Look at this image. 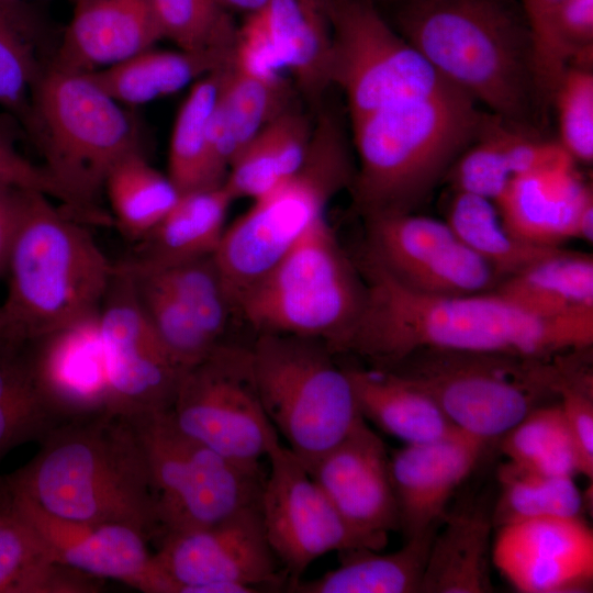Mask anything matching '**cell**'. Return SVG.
<instances>
[{
	"label": "cell",
	"instance_id": "db71d44e",
	"mask_svg": "<svg viewBox=\"0 0 593 593\" xmlns=\"http://www.w3.org/2000/svg\"><path fill=\"white\" fill-rule=\"evenodd\" d=\"M220 4L225 8H231L249 13L262 9L269 0H219Z\"/></svg>",
	"mask_w": 593,
	"mask_h": 593
},
{
	"label": "cell",
	"instance_id": "11a10c76",
	"mask_svg": "<svg viewBox=\"0 0 593 593\" xmlns=\"http://www.w3.org/2000/svg\"><path fill=\"white\" fill-rule=\"evenodd\" d=\"M15 338L25 339L19 334L13 323L11 322L7 311L4 310L3 305H1L0 306V342H4L8 339H15Z\"/></svg>",
	"mask_w": 593,
	"mask_h": 593
},
{
	"label": "cell",
	"instance_id": "8d00e7d4",
	"mask_svg": "<svg viewBox=\"0 0 593 593\" xmlns=\"http://www.w3.org/2000/svg\"><path fill=\"white\" fill-rule=\"evenodd\" d=\"M494 527L538 517H580L584 497L573 477L552 475L507 460L500 467Z\"/></svg>",
	"mask_w": 593,
	"mask_h": 593
},
{
	"label": "cell",
	"instance_id": "cb8c5ba5",
	"mask_svg": "<svg viewBox=\"0 0 593 593\" xmlns=\"http://www.w3.org/2000/svg\"><path fill=\"white\" fill-rule=\"evenodd\" d=\"M164 38L148 0H76L48 65L88 74L120 64Z\"/></svg>",
	"mask_w": 593,
	"mask_h": 593
},
{
	"label": "cell",
	"instance_id": "74e56055",
	"mask_svg": "<svg viewBox=\"0 0 593 593\" xmlns=\"http://www.w3.org/2000/svg\"><path fill=\"white\" fill-rule=\"evenodd\" d=\"M224 67L193 82L176 116L168 177L180 193L214 187L209 175V131Z\"/></svg>",
	"mask_w": 593,
	"mask_h": 593
},
{
	"label": "cell",
	"instance_id": "4dcf8cb0",
	"mask_svg": "<svg viewBox=\"0 0 593 593\" xmlns=\"http://www.w3.org/2000/svg\"><path fill=\"white\" fill-rule=\"evenodd\" d=\"M438 528V527H437ZM437 528L405 539L390 553L356 548L338 552L340 564L320 578L299 581L293 593H419Z\"/></svg>",
	"mask_w": 593,
	"mask_h": 593
},
{
	"label": "cell",
	"instance_id": "4fadbf2b",
	"mask_svg": "<svg viewBox=\"0 0 593 593\" xmlns=\"http://www.w3.org/2000/svg\"><path fill=\"white\" fill-rule=\"evenodd\" d=\"M170 413L183 433L246 467L261 468L280 443L257 390L250 346L223 343L187 369Z\"/></svg>",
	"mask_w": 593,
	"mask_h": 593
},
{
	"label": "cell",
	"instance_id": "681fc988",
	"mask_svg": "<svg viewBox=\"0 0 593 593\" xmlns=\"http://www.w3.org/2000/svg\"><path fill=\"white\" fill-rule=\"evenodd\" d=\"M59 424L41 395L0 400V459L19 445L41 441Z\"/></svg>",
	"mask_w": 593,
	"mask_h": 593
},
{
	"label": "cell",
	"instance_id": "83f0119b",
	"mask_svg": "<svg viewBox=\"0 0 593 593\" xmlns=\"http://www.w3.org/2000/svg\"><path fill=\"white\" fill-rule=\"evenodd\" d=\"M365 419L405 445L448 436L458 428L436 402L401 374L382 368H345Z\"/></svg>",
	"mask_w": 593,
	"mask_h": 593
},
{
	"label": "cell",
	"instance_id": "9a60e30c",
	"mask_svg": "<svg viewBox=\"0 0 593 593\" xmlns=\"http://www.w3.org/2000/svg\"><path fill=\"white\" fill-rule=\"evenodd\" d=\"M363 251L404 287L426 294L490 292L502 280L445 221L413 212L365 217Z\"/></svg>",
	"mask_w": 593,
	"mask_h": 593
},
{
	"label": "cell",
	"instance_id": "8fae6325",
	"mask_svg": "<svg viewBox=\"0 0 593 593\" xmlns=\"http://www.w3.org/2000/svg\"><path fill=\"white\" fill-rule=\"evenodd\" d=\"M127 419L147 463L157 540L212 526L260 503L266 478L261 468L226 459L190 437L170 410Z\"/></svg>",
	"mask_w": 593,
	"mask_h": 593
},
{
	"label": "cell",
	"instance_id": "3957f363",
	"mask_svg": "<svg viewBox=\"0 0 593 593\" xmlns=\"http://www.w3.org/2000/svg\"><path fill=\"white\" fill-rule=\"evenodd\" d=\"M482 119L472 98L449 87L351 121L358 211L363 217L413 212L474 139Z\"/></svg>",
	"mask_w": 593,
	"mask_h": 593
},
{
	"label": "cell",
	"instance_id": "f1b7e54d",
	"mask_svg": "<svg viewBox=\"0 0 593 593\" xmlns=\"http://www.w3.org/2000/svg\"><path fill=\"white\" fill-rule=\"evenodd\" d=\"M4 488L0 501V593L101 591V579L54 558L36 530L13 508L5 483Z\"/></svg>",
	"mask_w": 593,
	"mask_h": 593
},
{
	"label": "cell",
	"instance_id": "f35d334b",
	"mask_svg": "<svg viewBox=\"0 0 593 593\" xmlns=\"http://www.w3.org/2000/svg\"><path fill=\"white\" fill-rule=\"evenodd\" d=\"M45 66L30 12L21 1L0 0V105L23 130L30 119L33 87Z\"/></svg>",
	"mask_w": 593,
	"mask_h": 593
},
{
	"label": "cell",
	"instance_id": "5bb4252c",
	"mask_svg": "<svg viewBox=\"0 0 593 593\" xmlns=\"http://www.w3.org/2000/svg\"><path fill=\"white\" fill-rule=\"evenodd\" d=\"M168 593H255L287 589L266 536L260 503L212 526L168 534L154 553Z\"/></svg>",
	"mask_w": 593,
	"mask_h": 593
},
{
	"label": "cell",
	"instance_id": "d4e9b609",
	"mask_svg": "<svg viewBox=\"0 0 593 593\" xmlns=\"http://www.w3.org/2000/svg\"><path fill=\"white\" fill-rule=\"evenodd\" d=\"M234 198L224 183L180 194L175 205L141 239L124 261L131 270H156L216 250Z\"/></svg>",
	"mask_w": 593,
	"mask_h": 593
},
{
	"label": "cell",
	"instance_id": "2e32d148",
	"mask_svg": "<svg viewBox=\"0 0 593 593\" xmlns=\"http://www.w3.org/2000/svg\"><path fill=\"white\" fill-rule=\"evenodd\" d=\"M110 412L124 417L171 410L186 370L158 339L116 264L99 310Z\"/></svg>",
	"mask_w": 593,
	"mask_h": 593
},
{
	"label": "cell",
	"instance_id": "ba28073f",
	"mask_svg": "<svg viewBox=\"0 0 593 593\" xmlns=\"http://www.w3.org/2000/svg\"><path fill=\"white\" fill-rule=\"evenodd\" d=\"M366 286L326 219L318 222L237 304L257 334L324 340L344 351L361 315Z\"/></svg>",
	"mask_w": 593,
	"mask_h": 593
},
{
	"label": "cell",
	"instance_id": "7a4b0ae2",
	"mask_svg": "<svg viewBox=\"0 0 593 593\" xmlns=\"http://www.w3.org/2000/svg\"><path fill=\"white\" fill-rule=\"evenodd\" d=\"M7 486L61 518L133 527L155 538L146 459L131 422L109 411L65 422Z\"/></svg>",
	"mask_w": 593,
	"mask_h": 593
},
{
	"label": "cell",
	"instance_id": "ab89813d",
	"mask_svg": "<svg viewBox=\"0 0 593 593\" xmlns=\"http://www.w3.org/2000/svg\"><path fill=\"white\" fill-rule=\"evenodd\" d=\"M500 439L507 459L527 469L573 478L580 473L577 447L559 403L535 407Z\"/></svg>",
	"mask_w": 593,
	"mask_h": 593
},
{
	"label": "cell",
	"instance_id": "52a82bcc",
	"mask_svg": "<svg viewBox=\"0 0 593 593\" xmlns=\"http://www.w3.org/2000/svg\"><path fill=\"white\" fill-rule=\"evenodd\" d=\"M354 175L340 126L322 114L300 169L253 200L250 209L225 228L213 254L236 314L245 292L325 219L329 201L351 186Z\"/></svg>",
	"mask_w": 593,
	"mask_h": 593
},
{
	"label": "cell",
	"instance_id": "816d5d0a",
	"mask_svg": "<svg viewBox=\"0 0 593 593\" xmlns=\"http://www.w3.org/2000/svg\"><path fill=\"white\" fill-rule=\"evenodd\" d=\"M558 36L575 65L588 66L592 57L593 0H562L556 14Z\"/></svg>",
	"mask_w": 593,
	"mask_h": 593
},
{
	"label": "cell",
	"instance_id": "8992f818",
	"mask_svg": "<svg viewBox=\"0 0 593 593\" xmlns=\"http://www.w3.org/2000/svg\"><path fill=\"white\" fill-rule=\"evenodd\" d=\"M24 132L36 144L51 175L93 216L112 217L99 206L110 170L141 150L136 118L86 74L45 66L33 87Z\"/></svg>",
	"mask_w": 593,
	"mask_h": 593
},
{
	"label": "cell",
	"instance_id": "e575fe53",
	"mask_svg": "<svg viewBox=\"0 0 593 593\" xmlns=\"http://www.w3.org/2000/svg\"><path fill=\"white\" fill-rule=\"evenodd\" d=\"M103 192L116 226L134 242L154 228L181 194L168 175L154 168L142 150L128 154L110 170Z\"/></svg>",
	"mask_w": 593,
	"mask_h": 593
},
{
	"label": "cell",
	"instance_id": "44dd1931",
	"mask_svg": "<svg viewBox=\"0 0 593 593\" xmlns=\"http://www.w3.org/2000/svg\"><path fill=\"white\" fill-rule=\"evenodd\" d=\"M38 392L60 423L110 412L99 312L29 340Z\"/></svg>",
	"mask_w": 593,
	"mask_h": 593
},
{
	"label": "cell",
	"instance_id": "c3c4849f",
	"mask_svg": "<svg viewBox=\"0 0 593 593\" xmlns=\"http://www.w3.org/2000/svg\"><path fill=\"white\" fill-rule=\"evenodd\" d=\"M561 1L523 0L534 85L549 97L570 64L556 27V14Z\"/></svg>",
	"mask_w": 593,
	"mask_h": 593
},
{
	"label": "cell",
	"instance_id": "6f0895ef",
	"mask_svg": "<svg viewBox=\"0 0 593 593\" xmlns=\"http://www.w3.org/2000/svg\"><path fill=\"white\" fill-rule=\"evenodd\" d=\"M1 1H7V2H20L21 0H1Z\"/></svg>",
	"mask_w": 593,
	"mask_h": 593
},
{
	"label": "cell",
	"instance_id": "d6986e66",
	"mask_svg": "<svg viewBox=\"0 0 593 593\" xmlns=\"http://www.w3.org/2000/svg\"><path fill=\"white\" fill-rule=\"evenodd\" d=\"M496 529L492 564L518 592L592 591L593 530L582 516L530 518Z\"/></svg>",
	"mask_w": 593,
	"mask_h": 593
},
{
	"label": "cell",
	"instance_id": "7402d4cb",
	"mask_svg": "<svg viewBox=\"0 0 593 593\" xmlns=\"http://www.w3.org/2000/svg\"><path fill=\"white\" fill-rule=\"evenodd\" d=\"M494 203L507 231L526 243L561 247L572 238L593 240V193L574 160L513 177Z\"/></svg>",
	"mask_w": 593,
	"mask_h": 593
},
{
	"label": "cell",
	"instance_id": "60d3db41",
	"mask_svg": "<svg viewBox=\"0 0 593 593\" xmlns=\"http://www.w3.org/2000/svg\"><path fill=\"white\" fill-rule=\"evenodd\" d=\"M116 265L130 276L143 314L178 366L187 370L219 347L203 334L187 307L157 276Z\"/></svg>",
	"mask_w": 593,
	"mask_h": 593
},
{
	"label": "cell",
	"instance_id": "b9f144b4",
	"mask_svg": "<svg viewBox=\"0 0 593 593\" xmlns=\"http://www.w3.org/2000/svg\"><path fill=\"white\" fill-rule=\"evenodd\" d=\"M138 271L152 272L169 287L215 346L226 343L230 322L237 314L213 254Z\"/></svg>",
	"mask_w": 593,
	"mask_h": 593
},
{
	"label": "cell",
	"instance_id": "277c9868",
	"mask_svg": "<svg viewBox=\"0 0 593 593\" xmlns=\"http://www.w3.org/2000/svg\"><path fill=\"white\" fill-rule=\"evenodd\" d=\"M86 224L41 192L26 191L10 247L3 304L30 340L99 312L113 277Z\"/></svg>",
	"mask_w": 593,
	"mask_h": 593
},
{
	"label": "cell",
	"instance_id": "603a6c76",
	"mask_svg": "<svg viewBox=\"0 0 593 593\" xmlns=\"http://www.w3.org/2000/svg\"><path fill=\"white\" fill-rule=\"evenodd\" d=\"M485 445L458 429L392 452L391 478L405 539L439 527L449 500L474 469Z\"/></svg>",
	"mask_w": 593,
	"mask_h": 593
},
{
	"label": "cell",
	"instance_id": "f907efd6",
	"mask_svg": "<svg viewBox=\"0 0 593 593\" xmlns=\"http://www.w3.org/2000/svg\"><path fill=\"white\" fill-rule=\"evenodd\" d=\"M232 63L262 79L282 83L286 68L259 11L247 14L236 32Z\"/></svg>",
	"mask_w": 593,
	"mask_h": 593
},
{
	"label": "cell",
	"instance_id": "5b68a950",
	"mask_svg": "<svg viewBox=\"0 0 593 593\" xmlns=\"http://www.w3.org/2000/svg\"><path fill=\"white\" fill-rule=\"evenodd\" d=\"M404 38L441 79L518 124L533 81L527 31L497 0H410Z\"/></svg>",
	"mask_w": 593,
	"mask_h": 593
},
{
	"label": "cell",
	"instance_id": "f6af8a7d",
	"mask_svg": "<svg viewBox=\"0 0 593 593\" xmlns=\"http://www.w3.org/2000/svg\"><path fill=\"white\" fill-rule=\"evenodd\" d=\"M591 348L564 355L556 396L573 437L580 474L593 478V374L588 355Z\"/></svg>",
	"mask_w": 593,
	"mask_h": 593
},
{
	"label": "cell",
	"instance_id": "484cf974",
	"mask_svg": "<svg viewBox=\"0 0 593 593\" xmlns=\"http://www.w3.org/2000/svg\"><path fill=\"white\" fill-rule=\"evenodd\" d=\"M437 528L429 549L419 593L492 592V510L468 501Z\"/></svg>",
	"mask_w": 593,
	"mask_h": 593
},
{
	"label": "cell",
	"instance_id": "f5cc1de1",
	"mask_svg": "<svg viewBox=\"0 0 593 593\" xmlns=\"http://www.w3.org/2000/svg\"><path fill=\"white\" fill-rule=\"evenodd\" d=\"M27 190H0V276L7 269L10 247L22 214Z\"/></svg>",
	"mask_w": 593,
	"mask_h": 593
},
{
	"label": "cell",
	"instance_id": "ac0fdd59",
	"mask_svg": "<svg viewBox=\"0 0 593 593\" xmlns=\"http://www.w3.org/2000/svg\"><path fill=\"white\" fill-rule=\"evenodd\" d=\"M307 472L366 548L381 551L400 529L390 455L365 418Z\"/></svg>",
	"mask_w": 593,
	"mask_h": 593
},
{
	"label": "cell",
	"instance_id": "9c48e42d",
	"mask_svg": "<svg viewBox=\"0 0 593 593\" xmlns=\"http://www.w3.org/2000/svg\"><path fill=\"white\" fill-rule=\"evenodd\" d=\"M250 353L264 410L306 470L363 419L350 379L324 340L260 333Z\"/></svg>",
	"mask_w": 593,
	"mask_h": 593
},
{
	"label": "cell",
	"instance_id": "6da1fadb",
	"mask_svg": "<svg viewBox=\"0 0 593 593\" xmlns=\"http://www.w3.org/2000/svg\"><path fill=\"white\" fill-rule=\"evenodd\" d=\"M365 305L344 351L388 369L421 349H448L550 359L591 348L593 313L544 318L495 291L435 295L394 280L362 251L356 262Z\"/></svg>",
	"mask_w": 593,
	"mask_h": 593
},
{
	"label": "cell",
	"instance_id": "f546056e",
	"mask_svg": "<svg viewBox=\"0 0 593 593\" xmlns=\"http://www.w3.org/2000/svg\"><path fill=\"white\" fill-rule=\"evenodd\" d=\"M496 293L544 318L593 313V258L555 248L525 270L502 279Z\"/></svg>",
	"mask_w": 593,
	"mask_h": 593
},
{
	"label": "cell",
	"instance_id": "30bf717a",
	"mask_svg": "<svg viewBox=\"0 0 593 593\" xmlns=\"http://www.w3.org/2000/svg\"><path fill=\"white\" fill-rule=\"evenodd\" d=\"M562 355L536 359L421 349L388 369L428 394L459 430L488 444L556 396Z\"/></svg>",
	"mask_w": 593,
	"mask_h": 593
},
{
	"label": "cell",
	"instance_id": "ffe728a7",
	"mask_svg": "<svg viewBox=\"0 0 593 593\" xmlns=\"http://www.w3.org/2000/svg\"><path fill=\"white\" fill-rule=\"evenodd\" d=\"M7 490L13 508L36 530L58 562L99 579L119 580L142 592L168 593L154 555L147 549L148 539L137 529L61 518Z\"/></svg>",
	"mask_w": 593,
	"mask_h": 593
},
{
	"label": "cell",
	"instance_id": "7dc6e473",
	"mask_svg": "<svg viewBox=\"0 0 593 593\" xmlns=\"http://www.w3.org/2000/svg\"><path fill=\"white\" fill-rule=\"evenodd\" d=\"M561 147L574 161L593 160V74L586 66L569 65L552 96Z\"/></svg>",
	"mask_w": 593,
	"mask_h": 593
},
{
	"label": "cell",
	"instance_id": "bcb514c9",
	"mask_svg": "<svg viewBox=\"0 0 593 593\" xmlns=\"http://www.w3.org/2000/svg\"><path fill=\"white\" fill-rule=\"evenodd\" d=\"M24 132L21 123L10 113H0V190H27L41 192L57 200L75 219L94 224L85 206L67 191L44 165L32 163L18 149Z\"/></svg>",
	"mask_w": 593,
	"mask_h": 593
},
{
	"label": "cell",
	"instance_id": "7bdbcfd3",
	"mask_svg": "<svg viewBox=\"0 0 593 593\" xmlns=\"http://www.w3.org/2000/svg\"><path fill=\"white\" fill-rule=\"evenodd\" d=\"M164 38L189 52L232 53L236 32L219 0H148Z\"/></svg>",
	"mask_w": 593,
	"mask_h": 593
},
{
	"label": "cell",
	"instance_id": "7c38bea8",
	"mask_svg": "<svg viewBox=\"0 0 593 593\" xmlns=\"http://www.w3.org/2000/svg\"><path fill=\"white\" fill-rule=\"evenodd\" d=\"M332 31L331 83L355 121L451 86L384 21L369 0H323Z\"/></svg>",
	"mask_w": 593,
	"mask_h": 593
},
{
	"label": "cell",
	"instance_id": "d590c367",
	"mask_svg": "<svg viewBox=\"0 0 593 593\" xmlns=\"http://www.w3.org/2000/svg\"><path fill=\"white\" fill-rule=\"evenodd\" d=\"M445 222L501 279L525 270L558 248L536 246L518 239L504 226L493 201L466 192L454 191Z\"/></svg>",
	"mask_w": 593,
	"mask_h": 593
},
{
	"label": "cell",
	"instance_id": "4316f807",
	"mask_svg": "<svg viewBox=\"0 0 593 593\" xmlns=\"http://www.w3.org/2000/svg\"><path fill=\"white\" fill-rule=\"evenodd\" d=\"M282 110V83L253 75L232 60L223 68L209 131L212 186L224 182L234 158Z\"/></svg>",
	"mask_w": 593,
	"mask_h": 593
},
{
	"label": "cell",
	"instance_id": "d6a6232c",
	"mask_svg": "<svg viewBox=\"0 0 593 593\" xmlns=\"http://www.w3.org/2000/svg\"><path fill=\"white\" fill-rule=\"evenodd\" d=\"M233 53L148 48L112 67L86 74L125 107L172 94L232 60Z\"/></svg>",
	"mask_w": 593,
	"mask_h": 593
},
{
	"label": "cell",
	"instance_id": "836d02e7",
	"mask_svg": "<svg viewBox=\"0 0 593 593\" xmlns=\"http://www.w3.org/2000/svg\"><path fill=\"white\" fill-rule=\"evenodd\" d=\"M311 134L301 114H277L230 165L223 183L234 200H255L293 176L306 157Z\"/></svg>",
	"mask_w": 593,
	"mask_h": 593
},
{
	"label": "cell",
	"instance_id": "1f68e13d",
	"mask_svg": "<svg viewBox=\"0 0 593 593\" xmlns=\"http://www.w3.org/2000/svg\"><path fill=\"white\" fill-rule=\"evenodd\" d=\"M279 57L311 97L331 83L332 31L323 0H269L258 10Z\"/></svg>",
	"mask_w": 593,
	"mask_h": 593
},
{
	"label": "cell",
	"instance_id": "ee69618b",
	"mask_svg": "<svg viewBox=\"0 0 593 593\" xmlns=\"http://www.w3.org/2000/svg\"><path fill=\"white\" fill-rule=\"evenodd\" d=\"M512 178L499 135L496 116L483 115L477 136L457 157L445 179L454 191L495 202Z\"/></svg>",
	"mask_w": 593,
	"mask_h": 593
},
{
	"label": "cell",
	"instance_id": "9f6ffc18",
	"mask_svg": "<svg viewBox=\"0 0 593 593\" xmlns=\"http://www.w3.org/2000/svg\"><path fill=\"white\" fill-rule=\"evenodd\" d=\"M4 489H5L4 488V481H3V479H1L0 480V501H1L2 496H3V494H4Z\"/></svg>",
	"mask_w": 593,
	"mask_h": 593
},
{
	"label": "cell",
	"instance_id": "e0dca14e",
	"mask_svg": "<svg viewBox=\"0 0 593 593\" xmlns=\"http://www.w3.org/2000/svg\"><path fill=\"white\" fill-rule=\"evenodd\" d=\"M267 457L270 471L260 495V513L290 592L317 558L366 547L288 447L278 443Z\"/></svg>",
	"mask_w": 593,
	"mask_h": 593
}]
</instances>
